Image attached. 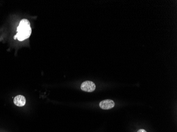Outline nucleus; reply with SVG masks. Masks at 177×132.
I'll return each instance as SVG.
<instances>
[{
  "instance_id": "nucleus-1",
  "label": "nucleus",
  "mask_w": 177,
  "mask_h": 132,
  "mask_svg": "<svg viewBox=\"0 0 177 132\" xmlns=\"http://www.w3.org/2000/svg\"><path fill=\"white\" fill-rule=\"evenodd\" d=\"M17 39L19 41H23L24 40L30 37L31 33V29L30 27L29 21L27 19L22 20L19 26L17 28Z\"/></svg>"
},
{
  "instance_id": "nucleus-4",
  "label": "nucleus",
  "mask_w": 177,
  "mask_h": 132,
  "mask_svg": "<svg viewBox=\"0 0 177 132\" xmlns=\"http://www.w3.org/2000/svg\"><path fill=\"white\" fill-rule=\"evenodd\" d=\"M26 98L25 97L22 95H18L15 96L14 98V103L15 104V105L18 106H20V107H22L23 106L26 104Z\"/></svg>"
},
{
  "instance_id": "nucleus-2",
  "label": "nucleus",
  "mask_w": 177,
  "mask_h": 132,
  "mask_svg": "<svg viewBox=\"0 0 177 132\" xmlns=\"http://www.w3.org/2000/svg\"><path fill=\"white\" fill-rule=\"evenodd\" d=\"M81 89L84 91L93 92L96 89V85L93 81H85L82 83Z\"/></svg>"
},
{
  "instance_id": "nucleus-5",
  "label": "nucleus",
  "mask_w": 177,
  "mask_h": 132,
  "mask_svg": "<svg viewBox=\"0 0 177 132\" xmlns=\"http://www.w3.org/2000/svg\"><path fill=\"white\" fill-rule=\"evenodd\" d=\"M138 132H147L145 130H143V129H141V130H138Z\"/></svg>"
},
{
  "instance_id": "nucleus-3",
  "label": "nucleus",
  "mask_w": 177,
  "mask_h": 132,
  "mask_svg": "<svg viewBox=\"0 0 177 132\" xmlns=\"http://www.w3.org/2000/svg\"><path fill=\"white\" fill-rule=\"evenodd\" d=\"M115 105V102L110 99H106L100 102L99 104L100 107L103 110H107L114 107Z\"/></svg>"
}]
</instances>
